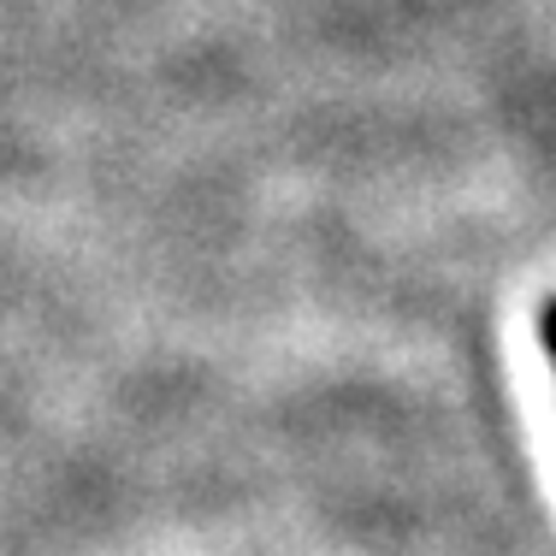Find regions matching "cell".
Here are the masks:
<instances>
[{
	"label": "cell",
	"mask_w": 556,
	"mask_h": 556,
	"mask_svg": "<svg viewBox=\"0 0 556 556\" xmlns=\"http://www.w3.org/2000/svg\"><path fill=\"white\" fill-rule=\"evenodd\" d=\"M545 338H551V355H556V308H551V320H545Z\"/></svg>",
	"instance_id": "6da1fadb"
}]
</instances>
